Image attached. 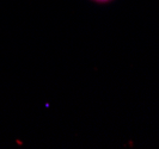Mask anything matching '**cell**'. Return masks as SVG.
<instances>
[{
    "label": "cell",
    "mask_w": 159,
    "mask_h": 149,
    "mask_svg": "<svg viewBox=\"0 0 159 149\" xmlns=\"http://www.w3.org/2000/svg\"><path fill=\"white\" fill-rule=\"evenodd\" d=\"M92 1L98 2V4H108V2H110V1H112V0H92Z\"/></svg>",
    "instance_id": "obj_1"
}]
</instances>
